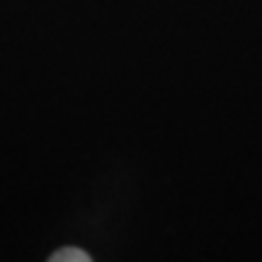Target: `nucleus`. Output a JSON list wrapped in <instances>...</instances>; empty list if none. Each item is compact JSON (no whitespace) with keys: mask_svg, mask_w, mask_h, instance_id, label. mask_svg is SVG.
<instances>
[{"mask_svg":"<svg viewBox=\"0 0 262 262\" xmlns=\"http://www.w3.org/2000/svg\"><path fill=\"white\" fill-rule=\"evenodd\" d=\"M49 262H93V257L80 248H61L49 257Z\"/></svg>","mask_w":262,"mask_h":262,"instance_id":"obj_1","label":"nucleus"}]
</instances>
